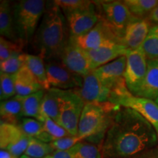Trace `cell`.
Masks as SVG:
<instances>
[{"mask_svg":"<svg viewBox=\"0 0 158 158\" xmlns=\"http://www.w3.org/2000/svg\"><path fill=\"white\" fill-rule=\"evenodd\" d=\"M69 150L73 158H103L100 148L88 141L78 142Z\"/></svg>","mask_w":158,"mask_h":158,"instance_id":"cell-27","label":"cell"},{"mask_svg":"<svg viewBox=\"0 0 158 158\" xmlns=\"http://www.w3.org/2000/svg\"><path fill=\"white\" fill-rule=\"evenodd\" d=\"M54 151L50 143H45L37 138H31L24 155L31 158H45L51 155Z\"/></svg>","mask_w":158,"mask_h":158,"instance_id":"cell-28","label":"cell"},{"mask_svg":"<svg viewBox=\"0 0 158 158\" xmlns=\"http://www.w3.org/2000/svg\"><path fill=\"white\" fill-rule=\"evenodd\" d=\"M83 140L78 136H67L62 138H59L50 143V145L54 151H66L73 147L78 142Z\"/></svg>","mask_w":158,"mask_h":158,"instance_id":"cell-35","label":"cell"},{"mask_svg":"<svg viewBox=\"0 0 158 158\" xmlns=\"http://www.w3.org/2000/svg\"><path fill=\"white\" fill-rule=\"evenodd\" d=\"M132 15L138 19H144L158 5L157 0H125L123 1Z\"/></svg>","mask_w":158,"mask_h":158,"instance_id":"cell-25","label":"cell"},{"mask_svg":"<svg viewBox=\"0 0 158 158\" xmlns=\"http://www.w3.org/2000/svg\"><path fill=\"white\" fill-rule=\"evenodd\" d=\"M151 29L148 19L135 18L126 28L122 44L129 51H135L141 48Z\"/></svg>","mask_w":158,"mask_h":158,"instance_id":"cell-16","label":"cell"},{"mask_svg":"<svg viewBox=\"0 0 158 158\" xmlns=\"http://www.w3.org/2000/svg\"><path fill=\"white\" fill-rule=\"evenodd\" d=\"M136 97L155 101L158 98V59L147 60V75Z\"/></svg>","mask_w":158,"mask_h":158,"instance_id":"cell-17","label":"cell"},{"mask_svg":"<svg viewBox=\"0 0 158 158\" xmlns=\"http://www.w3.org/2000/svg\"><path fill=\"white\" fill-rule=\"evenodd\" d=\"M30 138L29 136L23 134V135L19 140L9 145L6 150H7L14 157L20 158L25 154L26 150L28 148Z\"/></svg>","mask_w":158,"mask_h":158,"instance_id":"cell-36","label":"cell"},{"mask_svg":"<svg viewBox=\"0 0 158 158\" xmlns=\"http://www.w3.org/2000/svg\"><path fill=\"white\" fill-rule=\"evenodd\" d=\"M53 158H73L70 150L66 151H54L51 155Z\"/></svg>","mask_w":158,"mask_h":158,"instance_id":"cell-38","label":"cell"},{"mask_svg":"<svg viewBox=\"0 0 158 158\" xmlns=\"http://www.w3.org/2000/svg\"><path fill=\"white\" fill-rule=\"evenodd\" d=\"M157 132L135 110L122 107L116 112L100 146L103 158H133L157 147Z\"/></svg>","mask_w":158,"mask_h":158,"instance_id":"cell-1","label":"cell"},{"mask_svg":"<svg viewBox=\"0 0 158 158\" xmlns=\"http://www.w3.org/2000/svg\"><path fill=\"white\" fill-rule=\"evenodd\" d=\"M23 133L18 125L1 121L0 124V147L6 149L9 145L14 143L23 135Z\"/></svg>","mask_w":158,"mask_h":158,"instance_id":"cell-26","label":"cell"},{"mask_svg":"<svg viewBox=\"0 0 158 158\" xmlns=\"http://www.w3.org/2000/svg\"><path fill=\"white\" fill-rule=\"evenodd\" d=\"M73 91L82 98L85 103L110 102L113 96L112 91L102 84L93 71L84 77L81 87Z\"/></svg>","mask_w":158,"mask_h":158,"instance_id":"cell-11","label":"cell"},{"mask_svg":"<svg viewBox=\"0 0 158 158\" xmlns=\"http://www.w3.org/2000/svg\"><path fill=\"white\" fill-rule=\"evenodd\" d=\"M24 46L22 43L12 42L5 37L0 38V62H2L10 58L14 54L22 53V48Z\"/></svg>","mask_w":158,"mask_h":158,"instance_id":"cell-34","label":"cell"},{"mask_svg":"<svg viewBox=\"0 0 158 158\" xmlns=\"http://www.w3.org/2000/svg\"><path fill=\"white\" fill-rule=\"evenodd\" d=\"M45 68L49 85L52 88L73 90L82 86L84 78L69 70L60 60L46 61Z\"/></svg>","mask_w":158,"mask_h":158,"instance_id":"cell-9","label":"cell"},{"mask_svg":"<svg viewBox=\"0 0 158 158\" xmlns=\"http://www.w3.org/2000/svg\"><path fill=\"white\" fill-rule=\"evenodd\" d=\"M39 121L42 122L45 132H47L51 137L54 138V140L71 135L68 132V130H65L60 124H59L57 122L48 116L41 115Z\"/></svg>","mask_w":158,"mask_h":158,"instance_id":"cell-33","label":"cell"},{"mask_svg":"<svg viewBox=\"0 0 158 158\" xmlns=\"http://www.w3.org/2000/svg\"><path fill=\"white\" fill-rule=\"evenodd\" d=\"M155 102H156V103H157V104L158 105V98L155 100Z\"/></svg>","mask_w":158,"mask_h":158,"instance_id":"cell-42","label":"cell"},{"mask_svg":"<svg viewBox=\"0 0 158 158\" xmlns=\"http://www.w3.org/2000/svg\"><path fill=\"white\" fill-rule=\"evenodd\" d=\"M20 158H31V157H29V156H27V155H22L21 156V157Z\"/></svg>","mask_w":158,"mask_h":158,"instance_id":"cell-40","label":"cell"},{"mask_svg":"<svg viewBox=\"0 0 158 158\" xmlns=\"http://www.w3.org/2000/svg\"><path fill=\"white\" fill-rule=\"evenodd\" d=\"M16 95L15 86V74H7L1 72L0 74V99L2 101L7 100Z\"/></svg>","mask_w":158,"mask_h":158,"instance_id":"cell-31","label":"cell"},{"mask_svg":"<svg viewBox=\"0 0 158 158\" xmlns=\"http://www.w3.org/2000/svg\"><path fill=\"white\" fill-rule=\"evenodd\" d=\"M114 104L135 110L151 123L158 137V105L155 100L134 96L131 93L122 96Z\"/></svg>","mask_w":158,"mask_h":158,"instance_id":"cell-13","label":"cell"},{"mask_svg":"<svg viewBox=\"0 0 158 158\" xmlns=\"http://www.w3.org/2000/svg\"><path fill=\"white\" fill-rule=\"evenodd\" d=\"M126 58L127 64L124 72L126 86L130 93L137 96L147 75L148 59L141 47L135 51H128Z\"/></svg>","mask_w":158,"mask_h":158,"instance_id":"cell-8","label":"cell"},{"mask_svg":"<svg viewBox=\"0 0 158 158\" xmlns=\"http://www.w3.org/2000/svg\"><path fill=\"white\" fill-rule=\"evenodd\" d=\"M133 158H158V147L143 152Z\"/></svg>","mask_w":158,"mask_h":158,"instance_id":"cell-37","label":"cell"},{"mask_svg":"<svg viewBox=\"0 0 158 158\" xmlns=\"http://www.w3.org/2000/svg\"><path fill=\"white\" fill-rule=\"evenodd\" d=\"M121 107L111 102L85 104L78 124V137L101 146L116 112Z\"/></svg>","mask_w":158,"mask_h":158,"instance_id":"cell-3","label":"cell"},{"mask_svg":"<svg viewBox=\"0 0 158 158\" xmlns=\"http://www.w3.org/2000/svg\"><path fill=\"white\" fill-rule=\"evenodd\" d=\"M64 15L70 37H78L86 34L102 20L101 15L97 13L95 7Z\"/></svg>","mask_w":158,"mask_h":158,"instance_id":"cell-14","label":"cell"},{"mask_svg":"<svg viewBox=\"0 0 158 158\" xmlns=\"http://www.w3.org/2000/svg\"><path fill=\"white\" fill-rule=\"evenodd\" d=\"M54 2L60 7L64 15L94 7L93 2L86 0H55Z\"/></svg>","mask_w":158,"mask_h":158,"instance_id":"cell-30","label":"cell"},{"mask_svg":"<svg viewBox=\"0 0 158 158\" xmlns=\"http://www.w3.org/2000/svg\"><path fill=\"white\" fill-rule=\"evenodd\" d=\"M46 4L43 0H21L12 6L15 33L24 45L35 36Z\"/></svg>","mask_w":158,"mask_h":158,"instance_id":"cell-4","label":"cell"},{"mask_svg":"<svg viewBox=\"0 0 158 158\" xmlns=\"http://www.w3.org/2000/svg\"><path fill=\"white\" fill-rule=\"evenodd\" d=\"M0 34L1 37H5L12 42L22 43L18 38L15 33L12 7L10 2L7 0H2L0 2Z\"/></svg>","mask_w":158,"mask_h":158,"instance_id":"cell-20","label":"cell"},{"mask_svg":"<svg viewBox=\"0 0 158 158\" xmlns=\"http://www.w3.org/2000/svg\"><path fill=\"white\" fill-rule=\"evenodd\" d=\"M15 86L16 95L21 97L44 90L26 64L15 74Z\"/></svg>","mask_w":158,"mask_h":158,"instance_id":"cell-18","label":"cell"},{"mask_svg":"<svg viewBox=\"0 0 158 158\" xmlns=\"http://www.w3.org/2000/svg\"><path fill=\"white\" fill-rule=\"evenodd\" d=\"M45 92V90H41L29 95L21 97L23 117L35 118L39 121L41 104Z\"/></svg>","mask_w":158,"mask_h":158,"instance_id":"cell-24","label":"cell"},{"mask_svg":"<svg viewBox=\"0 0 158 158\" xmlns=\"http://www.w3.org/2000/svg\"><path fill=\"white\" fill-rule=\"evenodd\" d=\"M59 60L69 70L83 78L92 71L86 51L73 43L70 38L63 49Z\"/></svg>","mask_w":158,"mask_h":158,"instance_id":"cell-12","label":"cell"},{"mask_svg":"<svg viewBox=\"0 0 158 158\" xmlns=\"http://www.w3.org/2000/svg\"><path fill=\"white\" fill-rule=\"evenodd\" d=\"M89 60L91 70H94L119 57L126 56L129 50L121 43L110 41L100 48L85 51Z\"/></svg>","mask_w":158,"mask_h":158,"instance_id":"cell-15","label":"cell"},{"mask_svg":"<svg viewBox=\"0 0 158 158\" xmlns=\"http://www.w3.org/2000/svg\"><path fill=\"white\" fill-rule=\"evenodd\" d=\"M85 102L73 90H62L60 93V116L59 124L72 136H78V124Z\"/></svg>","mask_w":158,"mask_h":158,"instance_id":"cell-6","label":"cell"},{"mask_svg":"<svg viewBox=\"0 0 158 158\" xmlns=\"http://www.w3.org/2000/svg\"><path fill=\"white\" fill-rule=\"evenodd\" d=\"M14 158H18V157H14Z\"/></svg>","mask_w":158,"mask_h":158,"instance_id":"cell-43","label":"cell"},{"mask_svg":"<svg viewBox=\"0 0 158 158\" xmlns=\"http://www.w3.org/2000/svg\"><path fill=\"white\" fill-rule=\"evenodd\" d=\"M126 64L127 58L123 56L92 70L102 84L112 91L110 102L113 104L118 98L130 93L124 79Z\"/></svg>","mask_w":158,"mask_h":158,"instance_id":"cell-5","label":"cell"},{"mask_svg":"<svg viewBox=\"0 0 158 158\" xmlns=\"http://www.w3.org/2000/svg\"><path fill=\"white\" fill-rule=\"evenodd\" d=\"M18 126L22 133L29 137L37 138L48 143L54 141V138L45 132L42 122L35 118L23 117Z\"/></svg>","mask_w":158,"mask_h":158,"instance_id":"cell-22","label":"cell"},{"mask_svg":"<svg viewBox=\"0 0 158 158\" xmlns=\"http://www.w3.org/2000/svg\"><path fill=\"white\" fill-rule=\"evenodd\" d=\"M44 58L41 55L26 54L25 64L44 90L51 88L47 77Z\"/></svg>","mask_w":158,"mask_h":158,"instance_id":"cell-23","label":"cell"},{"mask_svg":"<svg viewBox=\"0 0 158 158\" xmlns=\"http://www.w3.org/2000/svg\"><path fill=\"white\" fill-rule=\"evenodd\" d=\"M141 48L148 60L158 59V24L151 27Z\"/></svg>","mask_w":158,"mask_h":158,"instance_id":"cell-29","label":"cell"},{"mask_svg":"<svg viewBox=\"0 0 158 158\" xmlns=\"http://www.w3.org/2000/svg\"><path fill=\"white\" fill-rule=\"evenodd\" d=\"M103 13L101 15L103 21L113 30L115 35L121 40L128 24L135 19L123 2H98Z\"/></svg>","mask_w":158,"mask_h":158,"instance_id":"cell-7","label":"cell"},{"mask_svg":"<svg viewBox=\"0 0 158 158\" xmlns=\"http://www.w3.org/2000/svg\"><path fill=\"white\" fill-rule=\"evenodd\" d=\"M26 62V54H14L2 62H0L1 72L4 73L14 75L19 72Z\"/></svg>","mask_w":158,"mask_h":158,"instance_id":"cell-32","label":"cell"},{"mask_svg":"<svg viewBox=\"0 0 158 158\" xmlns=\"http://www.w3.org/2000/svg\"><path fill=\"white\" fill-rule=\"evenodd\" d=\"M0 116L2 122L19 125L23 118L21 97L15 95L9 100L2 101L0 104Z\"/></svg>","mask_w":158,"mask_h":158,"instance_id":"cell-19","label":"cell"},{"mask_svg":"<svg viewBox=\"0 0 158 158\" xmlns=\"http://www.w3.org/2000/svg\"><path fill=\"white\" fill-rule=\"evenodd\" d=\"M45 158H53L52 157H51V155H49V156H47V157H45Z\"/></svg>","mask_w":158,"mask_h":158,"instance_id":"cell-41","label":"cell"},{"mask_svg":"<svg viewBox=\"0 0 158 158\" xmlns=\"http://www.w3.org/2000/svg\"><path fill=\"white\" fill-rule=\"evenodd\" d=\"M148 19H149V21L158 23V5L151 12V13L148 16Z\"/></svg>","mask_w":158,"mask_h":158,"instance_id":"cell-39","label":"cell"},{"mask_svg":"<svg viewBox=\"0 0 158 158\" xmlns=\"http://www.w3.org/2000/svg\"><path fill=\"white\" fill-rule=\"evenodd\" d=\"M70 40L84 51L94 50L110 41L122 43L121 40L116 36L102 19L87 33L78 37H70Z\"/></svg>","mask_w":158,"mask_h":158,"instance_id":"cell-10","label":"cell"},{"mask_svg":"<svg viewBox=\"0 0 158 158\" xmlns=\"http://www.w3.org/2000/svg\"><path fill=\"white\" fill-rule=\"evenodd\" d=\"M68 23L62 10L54 2H48L38 29L34 36L35 45L40 55L46 61L59 60L68 43Z\"/></svg>","mask_w":158,"mask_h":158,"instance_id":"cell-2","label":"cell"},{"mask_svg":"<svg viewBox=\"0 0 158 158\" xmlns=\"http://www.w3.org/2000/svg\"><path fill=\"white\" fill-rule=\"evenodd\" d=\"M60 93L61 89L56 88L45 90L40 108V116H48L57 123L60 116Z\"/></svg>","mask_w":158,"mask_h":158,"instance_id":"cell-21","label":"cell"}]
</instances>
